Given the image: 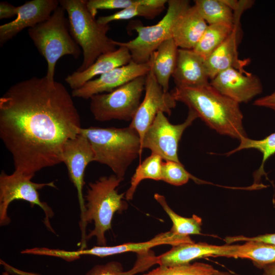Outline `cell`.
Masks as SVG:
<instances>
[{
	"label": "cell",
	"mask_w": 275,
	"mask_h": 275,
	"mask_svg": "<svg viewBox=\"0 0 275 275\" xmlns=\"http://www.w3.org/2000/svg\"><path fill=\"white\" fill-rule=\"evenodd\" d=\"M253 104L257 106L269 108L275 112V91L271 94L258 98Z\"/></svg>",
	"instance_id": "d590c367"
},
{
	"label": "cell",
	"mask_w": 275,
	"mask_h": 275,
	"mask_svg": "<svg viewBox=\"0 0 275 275\" xmlns=\"http://www.w3.org/2000/svg\"><path fill=\"white\" fill-rule=\"evenodd\" d=\"M147 269L146 265L137 260L133 267L129 271H124L122 264L117 261H111L104 264H97L90 269L85 275H133ZM28 275H40L29 272Z\"/></svg>",
	"instance_id": "1f68e13d"
},
{
	"label": "cell",
	"mask_w": 275,
	"mask_h": 275,
	"mask_svg": "<svg viewBox=\"0 0 275 275\" xmlns=\"http://www.w3.org/2000/svg\"><path fill=\"white\" fill-rule=\"evenodd\" d=\"M151 61L143 64L132 61L115 68L96 78L87 82L79 89L72 90L73 97L90 99L92 96L109 93L133 79L145 76L151 70Z\"/></svg>",
	"instance_id": "5bb4252c"
},
{
	"label": "cell",
	"mask_w": 275,
	"mask_h": 275,
	"mask_svg": "<svg viewBox=\"0 0 275 275\" xmlns=\"http://www.w3.org/2000/svg\"><path fill=\"white\" fill-rule=\"evenodd\" d=\"M175 87H199L210 84L205 59L193 49L179 48L172 75Z\"/></svg>",
	"instance_id": "ac0fdd59"
},
{
	"label": "cell",
	"mask_w": 275,
	"mask_h": 275,
	"mask_svg": "<svg viewBox=\"0 0 275 275\" xmlns=\"http://www.w3.org/2000/svg\"><path fill=\"white\" fill-rule=\"evenodd\" d=\"M146 75L136 78L109 93L98 94L90 99V109L100 122L112 120L131 121L141 102Z\"/></svg>",
	"instance_id": "ba28073f"
},
{
	"label": "cell",
	"mask_w": 275,
	"mask_h": 275,
	"mask_svg": "<svg viewBox=\"0 0 275 275\" xmlns=\"http://www.w3.org/2000/svg\"><path fill=\"white\" fill-rule=\"evenodd\" d=\"M194 242L189 236L180 235L174 233L170 230L168 232L156 235L147 241L126 243L112 246L98 245L90 249H85L82 250V254L84 255H92L99 257L127 252H134L138 254H142L149 252L151 248L159 245L170 244L172 246H176Z\"/></svg>",
	"instance_id": "d6986e66"
},
{
	"label": "cell",
	"mask_w": 275,
	"mask_h": 275,
	"mask_svg": "<svg viewBox=\"0 0 275 275\" xmlns=\"http://www.w3.org/2000/svg\"><path fill=\"white\" fill-rule=\"evenodd\" d=\"M61 82L33 77L0 98V138L12 156L13 172L32 178L62 161L67 141L80 133L81 120Z\"/></svg>",
	"instance_id": "6da1fadb"
},
{
	"label": "cell",
	"mask_w": 275,
	"mask_h": 275,
	"mask_svg": "<svg viewBox=\"0 0 275 275\" xmlns=\"http://www.w3.org/2000/svg\"><path fill=\"white\" fill-rule=\"evenodd\" d=\"M167 12L156 24L150 26L137 25L132 28L137 36L128 42L113 41L117 46L126 47L132 61L139 64L149 61L152 53L166 40L172 38V31L179 17L190 6L187 0L168 1Z\"/></svg>",
	"instance_id": "52a82bcc"
},
{
	"label": "cell",
	"mask_w": 275,
	"mask_h": 275,
	"mask_svg": "<svg viewBox=\"0 0 275 275\" xmlns=\"http://www.w3.org/2000/svg\"><path fill=\"white\" fill-rule=\"evenodd\" d=\"M254 1L242 0L240 8L234 11L235 21L232 31L219 46L205 60L206 66L210 80L218 73L233 68L242 72L250 62L249 59L238 57V45L240 36V17L245 10L250 8Z\"/></svg>",
	"instance_id": "7c38bea8"
},
{
	"label": "cell",
	"mask_w": 275,
	"mask_h": 275,
	"mask_svg": "<svg viewBox=\"0 0 275 275\" xmlns=\"http://www.w3.org/2000/svg\"><path fill=\"white\" fill-rule=\"evenodd\" d=\"M162 160L158 155L151 153L140 163L131 177L130 186L125 193L127 200L132 199L137 187L142 180L147 179L161 180Z\"/></svg>",
	"instance_id": "484cf974"
},
{
	"label": "cell",
	"mask_w": 275,
	"mask_h": 275,
	"mask_svg": "<svg viewBox=\"0 0 275 275\" xmlns=\"http://www.w3.org/2000/svg\"><path fill=\"white\" fill-rule=\"evenodd\" d=\"M145 92L144 99L129 126L138 132L141 143L157 113L161 111L170 115L177 102L170 92L163 91L151 69L146 75Z\"/></svg>",
	"instance_id": "8fae6325"
},
{
	"label": "cell",
	"mask_w": 275,
	"mask_h": 275,
	"mask_svg": "<svg viewBox=\"0 0 275 275\" xmlns=\"http://www.w3.org/2000/svg\"><path fill=\"white\" fill-rule=\"evenodd\" d=\"M59 5L57 0H32L18 6L16 18L0 26L1 46L23 29L48 19Z\"/></svg>",
	"instance_id": "2e32d148"
},
{
	"label": "cell",
	"mask_w": 275,
	"mask_h": 275,
	"mask_svg": "<svg viewBox=\"0 0 275 275\" xmlns=\"http://www.w3.org/2000/svg\"><path fill=\"white\" fill-rule=\"evenodd\" d=\"M65 13L59 5L48 19L28 29L29 36L46 61L45 77L50 82L54 81L56 66L61 58L70 55L77 59L81 53L71 35Z\"/></svg>",
	"instance_id": "8992f818"
},
{
	"label": "cell",
	"mask_w": 275,
	"mask_h": 275,
	"mask_svg": "<svg viewBox=\"0 0 275 275\" xmlns=\"http://www.w3.org/2000/svg\"><path fill=\"white\" fill-rule=\"evenodd\" d=\"M144 0H89L86 5L92 15L95 17L98 10L124 9L142 3Z\"/></svg>",
	"instance_id": "d6a6232c"
},
{
	"label": "cell",
	"mask_w": 275,
	"mask_h": 275,
	"mask_svg": "<svg viewBox=\"0 0 275 275\" xmlns=\"http://www.w3.org/2000/svg\"><path fill=\"white\" fill-rule=\"evenodd\" d=\"M59 4L68 14L71 36L81 47L83 60L77 71L89 68L101 55L115 50L114 40L107 36L109 24L98 22L88 9L87 1L60 0Z\"/></svg>",
	"instance_id": "5b68a950"
},
{
	"label": "cell",
	"mask_w": 275,
	"mask_h": 275,
	"mask_svg": "<svg viewBox=\"0 0 275 275\" xmlns=\"http://www.w3.org/2000/svg\"><path fill=\"white\" fill-rule=\"evenodd\" d=\"M224 240L226 244H228L239 241H254L275 244V233L261 235L253 237L243 236H228Z\"/></svg>",
	"instance_id": "836d02e7"
},
{
	"label": "cell",
	"mask_w": 275,
	"mask_h": 275,
	"mask_svg": "<svg viewBox=\"0 0 275 275\" xmlns=\"http://www.w3.org/2000/svg\"><path fill=\"white\" fill-rule=\"evenodd\" d=\"M80 133L90 143L95 161L109 167L119 178L124 180L128 167L142 153L138 132L130 126L125 128H81Z\"/></svg>",
	"instance_id": "277c9868"
},
{
	"label": "cell",
	"mask_w": 275,
	"mask_h": 275,
	"mask_svg": "<svg viewBox=\"0 0 275 275\" xmlns=\"http://www.w3.org/2000/svg\"><path fill=\"white\" fill-rule=\"evenodd\" d=\"M218 270L201 262L172 266H159L143 275H213Z\"/></svg>",
	"instance_id": "f546056e"
},
{
	"label": "cell",
	"mask_w": 275,
	"mask_h": 275,
	"mask_svg": "<svg viewBox=\"0 0 275 275\" xmlns=\"http://www.w3.org/2000/svg\"><path fill=\"white\" fill-rule=\"evenodd\" d=\"M198 118L195 112L189 109L186 120L181 124H172L164 113L159 112L146 131L141 143L151 153L160 156L162 159L181 163L178 156L179 142L184 130Z\"/></svg>",
	"instance_id": "30bf717a"
},
{
	"label": "cell",
	"mask_w": 275,
	"mask_h": 275,
	"mask_svg": "<svg viewBox=\"0 0 275 275\" xmlns=\"http://www.w3.org/2000/svg\"><path fill=\"white\" fill-rule=\"evenodd\" d=\"M213 275H232V274L228 272L220 271L219 270H217Z\"/></svg>",
	"instance_id": "74e56055"
},
{
	"label": "cell",
	"mask_w": 275,
	"mask_h": 275,
	"mask_svg": "<svg viewBox=\"0 0 275 275\" xmlns=\"http://www.w3.org/2000/svg\"><path fill=\"white\" fill-rule=\"evenodd\" d=\"M262 275H275V262L264 266Z\"/></svg>",
	"instance_id": "8d00e7d4"
},
{
	"label": "cell",
	"mask_w": 275,
	"mask_h": 275,
	"mask_svg": "<svg viewBox=\"0 0 275 275\" xmlns=\"http://www.w3.org/2000/svg\"><path fill=\"white\" fill-rule=\"evenodd\" d=\"M18 6H14L7 2L0 3V19L9 18L17 16Z\"/></svg>",
	"instance_id": "e575fe53"
},
{
	"label": "cell",
	"mask_w": 275,
	"mask_h": 275,
	"mask_svg": "<svg viewBox=\"0 0 275 275\" xmlns=\"http://www.w3.org/2000/svg\"><path fill=\"white\" fill-rule=\"evenodd\" d=\"M189 179L199 184L207 183L188 172L181 163L170 160L162 162L161 180L173 185L180 186L186 183Z\"/></svg>",
	"instance_id": "4dcf8cb0"
},
{
	"label": "cell",
	"mask_w": 275,
	"mask_h": 275,
	"mask_svg": "<svg viewBox=\"0 0 275 275\" xmlns=\"http://www.w3.org/2000/svg\"><path fill=\"white\" fill-rule=\"evenodd\" d=\"M32 178L13 172L10 175L2 171L0 174V225L5 226L10 223L8 209L11 202L23 200L29 202L31 207L37 205L44 211V223L51 232H54L49 222L54 215L51 208L41 201L38 190L48 186L56 188L54 182L36 183Z\"/></svg>",
	"instance_id": "9c48e42d"
},
{
	"label": "cell",
	"mask_w": 275,
	"mask_h": 275,
	"mask_svg": "<svg viewBox=\"0 0 275 275\" xmlns=\"http://www.w3.org/2000/svg\"><path fill=\"white\" fill-rule=\"evenodd\" d=\"M194 5L207 23L233 26L234 11L223 0H196Z\"/></svg>",
	"instance_id": "d4e9b609"
},
{
	"label": "cell",
	"mask_w": 275,
	"mask_h": 275,
	"mask_svg": "<svg viewBox=\"0 0 275 275\" xmlns=\"http://www.w3.org/2000/svg\"><path fill=\"white\" fill-rule=\"evenodd\" d=\"M178 47L172 38L164 41L151 56V69L157 82L166 92L175 70Z\"/></svg>",
	"instance_id": "7402d4cb"
},
{
	"label": "cell",
	"mask_w": 275,
	"mask_h": 275,
	"mask_svg": "<svg viewBox=\"0 0 275 275\" xmlns=\"http://www.w3.org/2000/svg\"><path fill=\"white\" fill-rule=\"evenodd\" d=\"M167 3V0H144L142 3L121 10L111 15L99 17L97 20L100 24H108L113 21L127 20L138 16L152 19L163 12Z\"/></svg>",
	"instance_id": "603a6c76"
},
{
	"label": "cell",
	"mask_w": 275,
	"mask_h": 275,
	"mask_svg": "<svg viewBox=\"0 0 275 275\" xmlns=\"http://www.w3.org/2000/svg\"><path fill=\"white\" fill-rule=\"evenodd\" d=\"M234 245H210L206 243H189L173 246L167 252L156 257L159 266H172L189 264L196 259L208 256L229 257Z\"/></svg>",
	"instance_id": "e0dca14e"
},
{
	"label": "cell",
	"mask_w": 275,
	"mask_h": 275,
	"mask_svg": "<svg viewBox=\"0 0 275 275\" xmlns=\"http://www.w3.org/2000/svg\"><path fill=\"white\" fill-rule=\"evenodd\" d=\"M239 141L240 144L237 148L225 154L228 156L246 149H255L259 151L262 154V160L260 168L255 173V178L258 180L262 175H266L264 170L265 163L266 160L275 153V132L260 140L251 139L246 136L241 138Z\"/></svg>",
	"instance_id": "f1b7e54d"
},
{
	"label": "cell",
	"mask_w": 275,
	"mask_h": 275,
	"mask_svg": "<svg viewBox=\"0 0 275 275\" xmlns=\"http://www.w3.org/2000/svg\"><path fill=\"white\" fill-rule=\"evenodd\" d=\"M210 85L239 104L250 101L263 90L261 81L256 75L233 68L218 73L210 81Z\"/></svg>",
	"instance_id": "9a60e30c"
},
{
	"label": "cell",
	"mask_w": 275,
	"mask_h": 275,
	"mask_svg": "<svg viewBox=\"0 0 275 275\" xmlns=\"http://www.w3.org/2000/svg\"><path fill=\"white\" fill-rule=\"evenodd\" d=\"M122 181L114 174L101 177L89 184L84 196L86 211L80 222L79 249H85L87 241L93 237L99 246L106 245L105 233L112 228L114 214L127 207L123 200L125 193L119 194L117 189Z\"/></svg>",
	"instance_id": "3957f363"
},
{
	"label": "cell",
	"mask_w": 275,
	"mask_h": 275,
	"mask_svg": "<svg viewBox=\"0 0 275 275\" xmlns=\"http://www.w3.org/2000/svg\"><path fill=\"white\" fill-rule=\"evenodd\" d=\"M154 199L161 205L171 218L173 226L171 230L174 233L183 236L190 234H201L202 219L196 215L187 218L176 213L168 205L165 197L159 194H155Z\"/></svg>",
	"instance_id": "83f0119b"
},
{
	"label": "cell",
	"mask_w": 275,
	"mask_h": 275,
	"mask_svg": "<svg viewBox=\"0 0 275 275\" xmlns=\"http://www.w3.org/2000/svg\"><path fill=\"white\" fill-rule=\"evenodd\" d=\"M216 132L240 140L246 137L239 104L210 84L199 87H175L170 92Z\"/></svg>",
	"instance_id": "7a4b0ae2"
},
{
	"label": "cell",
	"mask_w": 275,
	"mask_h": 275,
	"mask_svg": "<svg viewBox=\"0 0 275 275\" xmlns=\"http://www.w3.org/2000/svg\"><path fill=\"white\" fill-rule=\"evenodd\" d=\"M229 257L249 259L258 268L275 262V244L247 241L242 245L235 244Z\"/></svg>",
	"instance_id": "cb8c5ba5"
},
{
	"label": "cell",
	"mask_w": 275,
	"mask_h": 275,
	"mask_svg": "<svg viewBox=\"0 0 275 275\" xmlns=\"http://www.w3.org/2000/svg\"><path fill=\"white\" fill-rule=\"evenodd\" d=\"M233 28L223 24L208 25L193 50L206 60L228 37Z\"/></svg>",
	"instance_id": "4316f807"
},
{
	"label": "cell",
	"mask_w": 275,
	"mask_h": 275,
	"mask_svg": "<svg viewBox=\"0 0 275 275\" xmlns=\"http://www.w3.org/2000/svg\"><path fill=\"white\" fill-rule=\"evenodd\" d=\"M132 61L127 48L119 46L115 50L104 53L86 70L74 71L65 78V81L72 90L80 88L96 76H100L115 68L126 65Z\"/></svg>",
	"instance_id": "ffe728a7"
},
{
	"label": "cell",
	"mask_w": 275,
	"mask_h": 275,
	"mask_svg": "<svg viewBox=\"0 0 275 275\" xmlns=\"http://www.w3.org/2000/svg\"><path fill=\"white\" fill-rule=\"evenodd\" d=\"M62 161L68 170L71 181L75 187L80 211V221L86 211L82 193L85 185V172L88 164L95 161V154L87 137L79 133L67 141L62 153Z\"/></svg>",
	"instance_id": "4fadbf2b"
},
{
	"label": "cell",
	"mask_w": 275,
	"mask_h": 275,
	"mask_svg": "<svg viewBox=\"0 0 275 275\" xmlns=\"http://www.w3.org/2000/svg\"><path fill=\"white\" fill-rule=\"evenodd\" d=\"M208 24L195 5L190 6L177 21L172 39L181 49H193Z\"/></svg>",
	"instance_id": "44dd1931"
}]
</instances>
